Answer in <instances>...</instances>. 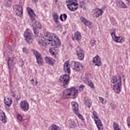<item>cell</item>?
<instances>
[{
  "instance_id": "12",
  "label": "cell",
  "mask_w": 130,
  "mask_h": 130,
  "mask_svg": "<svg viewBox=\"0 0 130 130\" xmlns=\"http://www.w3.org/2000/svg\"><path fill=\"white\" fill-rule=\"evenodd\" d=\"M113 87L114 92L117 94H119L121 92L122 89V81L114 84Z\"/></svg>"
},
{
  "instance_id": "35",
  "label": "cell",
  "mask_w": 130,
  "mask_h": 130,
  "mask_svg": "<svg viewBox=\"0 0 130 130\" xmlns=\"http://www.w3.org/2000/svg\"><path fill=\"white\" fill-rule=\"evenodd\" d=\"M17 118L20 121L22 122L23 121V118L20 114H18L17 115Z\"/></svg>"
},
{
  "instance_id": "38",
  "label": "cell",
  "mask_w": 130,
  "mask_h": 130,
  "mask_svg": "<svg viewBox=\"0 0 130 130\" xmlns=\"http://www.w3.org/2000/svg\"><path fill=\"white\" fill-rule=\"evenodd\" d=\"M127 124L128 128H130V117L128 116L127 120Z\"/></svg>"
},
{
  "instance_id": "9",
  "label": "cell",
  "mask_w": 130,
  "mask_h": 130,
  "mask_svg": "<svg viewBox=\"0 0 130 130\" xmlns=\"http://www.w3.org/2000/svg\"><path fill=\"white\" fill-rule=\"evenodd\" d=\"M32 51L35 55L37 63L39 65H42L44 64V61L41 54L38 51L35 49H32Z\"/></svg>"
},
{
  "instance_id": "30",
  "label": "cell",
  "mask_w": 130,
  "mask_h": 130,
  "mask_svg": "<svg viewBox=\"0 0 130 130\" xmlns=\"http://www.w3.org/2000/svg\"><path fill=\"white\" fill-rule=\"evenodd\" d=\"M67 16L66 14H61L60 16V19L61 21H65L67 20Z\"/></svg>"
},
{
  "instance_id": "24",
  "label": "cell",
  "mask_w": 130,
  "mask_h": 130,
  "mask_svg": "<svg viewBox=\"0 0 130 130\" xmlns=\"http://www.w3.org/2000/svg\"><path fill=\"white\" fill-rule=\"evenodd\" d=\"M45 61L47 64L52 65H54L55 62V60L54 59L50 57H45Z\"/></svg>"
},
{
  "instance_id": "37",
  "label": "cell",
  "mask_w": 130,
  "mask_h": 130,
  "mask_svg": "<svg viewBox=\"0 0 130 130\" xmlns=\"http://www.w3.org/2000/svg\"><path fill=\"white\" fill-rule=\"evenodd\" d=\"M84 86L83 84H81V85L79 86V92H80L83 90L84 89Z\"/></svg>"
},
{
  "instance_id": "21",
  "label": "cell",
  "mask_w": 130,
  "mask_h": 130,
  "mask_svg": "<svg viewBox=\"0 0 130 130\" xmlns=\"http://www.w3.org/2000/svg\"><path fill=\"white\" fill-rule=\"evenodd\" d=\"M83 81L86 84H87L90 87H91L92 89H94L95 86H94L93 83L89 78H84Z\"/></svg>"
},
{
  "instance_id": "40",
  "label": "cell",
  "mask_w": 130,
  "mask_h": 130,
  "mask_svg": "<svg viewBox=\"0 0 130 130\" xmlns=\"http://www.w3.org/2000/svg\"><path fill=\"white\" fill-rule=\"evenodd\" d=\"M127 2H128V3H129L130 2V0H126Z\"/></svg>"
},
{
  "instance_id": "11",
  "label": "cell",
  "mask_w": 130,
  "mask_h": 130,
  "mask_svg": "<svg viewBox=\"0 0 130 130\" xmlns=\"http://www.w3.org/2000/svg\"><path fill=\"white\" fill-rule=\"evenodd\" d=\"M76 51L78 59L80 61L83 60L85 57V54L83 49L80 46H78L76 49Z\"/></svg>"
},
{
  "instance_id": "32",
  "label": "cell",
  "mask_w": 130,
  "mask_h": 130,
  "mask_svg": "<svg viewBox=\"0 0 130 130\" xmlns=\"http://www.w3.org/2000/svg\"><path fill=\"white\" fill-rule=\"evenodd\" d=\"M33 30H34V33H35L36 36H38V35L39 34V31L38 30V28L33 26Z\"/></svg>"
},
{
  "instance_id": "5",
  "label": "cell",
  "mask_w": 130,
  "mask_h": 130,
  "mask_svg": "<svg viewBox=\"0 0 130 130\" xmlns=\"http://www.w3.org/2000/svg\"><path fill=\"white\" fill-rule=\"evenodd\" d=\"M25 40L27 43L31 44L34 41V35L32 31L29 29H26L24 33Z\"/></svg>"
},
{
  "instance_id": "28",
  "label": "cell",
  "mask_w": 130,
  "mask_h": 130,
  "mask_svg": "<svg viewBox=\"0 0 130 130\" xmlns=\"http://www.w3.org/2000/svg\"><path fill=\"white\" fill-rule=\"evenodd\" d=\"M56 47H52L49 49V52L52 55L54 56H57L58 54V50Z\"/></svg>"
},
{
  "instance_id": "2",
  "label": "cell",
  "mask_w": 130,
  "mask_h": 130,
  "mask_svg": "<svg viewBox=\"0 0 130 130\" xmlns=\"http://www.w3.org/2000/svg\"><path fill=\"white\" fill-rule=\"evenodd\" d=\"M79 92V90L75 87L67 89L63 92L62 98L63 99H76L78 96Z\"/></svg>"
},
{
  "instance_id": "20",
  "label": "cell",
  "mask_w": 130,
  "mask_h": 130,
  "mask_svg": "<svg viewBox=\"0 0 130 130\" xmlns=\"http://www.w3.org/2000/svg\"><path fill=\"white\" fill-rule=\"evenodd\" d=\"M64 71L67 73L70 74L71 73L70 68V64L68 61L66 62L64 64Z\"/></svg>"
},
{
  "instance_id": "18",
  "label": "cell",
  "mask_w": 130,
  "mask_h": 130,
  "mask_svg": "<svg viewBox=\"0 0 130 130\" xmlns=\"http://www.w3.org/2000/svg\"><path fill=\"white\" fill-rule=\"evenodd\" d=\"M0 117L1 120L4 124H6L7 122V119L5 113L1 109L0 112Z\"/></svg>"
},
{
  "instance_id": "10",
  "label": "cell",
  "mask_w": 130,
  "mask_h": 130,
  "mask_svg": "<svg viewBox=\"0 0 130 130\" xmlns=\"http://www.w3.org/2000/svg\"><path fill=\"white\" fill-rule=\"evenodd\" d=\"M13 10L15 14L19 17L22 16L23 14V8L19 5H15L13 7Z\"/></svg>"
},
{
  "instance_id": "41",
  "label": "cell",
  "mask_w": 130,
  "mask_h": 130,
  "mask_svg": "<svg viewBox=\"0 0 130 130\" xmlns=\"http://www.w3.org/2000/svg\"><path fill=\"white\" fill-rule=\"evenodd\" d=\"M83 130V129H82V130Z\"/></svg>"
},
{
  "instance_id": "4",
  "label": "cell",
  "mask_w": 130,
  "mask_h": 130,
  "mask_svg": "<svg viewBox=\"0 0 130 130\" xmlns=\"http://www.w3.org/2000/svg\"><path fill=\"white\" fill-rule=\"evenodd\" d=\"M66 3L68 8L71 11H74L78 9L77 0H66Z\"/></svg>"
},
{
  "instance_id": "7",
  "label": "cell",
  "mask_w": 130,
  "mask_h": 130,
  "mask_svg": "<svg viewBox=\"0 0 130 130\" xmlns=\"http://www.w3.org/2000/svg\"><path fill=\"white\" fill-rule=\"evenodd\" d=\"M71 68L75 71L80 72L82 71L83 67L81 63L78 62L72 61L71 64Z\"/></svg>"
},
{
  "instance_id": "6",
  "label": "cell",
  "mask_w": 130,
  "mask_h": 130,
  "mask_svg": "<svg viewBox=\"0 0 130 130\" xmlns=\"http://www.w3.org/2000/svg\"><path fill=\"white\" fill-rule=\"evenodd\" d=\"M71 106H72V110L73 112L78 116V118L81 119L84 122V118L83 116L79 113V105L77 102L75 101H73L71 103Z\"/></svg>"
},
{
  "instance_id": "29",
  "label": "cell",
  "mask_w": 130,
  "mask_h": 130,
  "mask_svg": "<svg viewBox=\"0 0 130 130\" xmlns=\"http://www.w3.org/2000/svg\"><path fill=\"white\" fill-rule=\"evenodd\" d=\"M48 130H61L59 126L56 124H53L51 125Z\"/></svg>"
},
{
  "instance_id": "1",
  "label": "cell",
  "mask_w": 130,
  "mask_h": 130,
  "mask_svg": "<svg viewBox=\"0 0 130 130\" xmlns=\"http://www.w3.org/2000/svg\"><path fill=\"white\" fill-rule=\"evenodd\" d=\"M38 42L42 46L50 45L57 48L61 45L60 40L56 34L48 32L41 36Z\"/></svg>"
},
{
  "instance_id": "23",
  "label": "cell",
  "mask_w": 130,
  "mask_h": 130,
  "mask_svg": "<svg viewBox=\"0 0 130 130\" xmlns=\"http://www.w3.org/2000/svg\"><path fill=\"white\" fill-rule=\"evenodd\" d=\"M84 103L86 106L90 108L92 105V102L90 99L88 97H85L84 99Z\"/></svg>"
},
{
  "instance_id": "17",
  "label": "cell",
  "mask_w": 130,
  "mask_h": 130,
  "mask_svg": "<svg viewBox=\"0 0 130 130\" xmlns=\"http://www.w3.org/2000/svg\"><path fill=\"white\" fill-rule=\"evenodd\" d=\"M103 11L102 9L96 8L93 10V15L95 17L97 18L102 16L103 14Z\"/></svg>"
},
{
  "instance_id": "36",
  "label": "cell",
  "mask_w": 130,
  "mask_h": 130,
  "mask_svg": "<svg viewBox=\"0 0 130 130\" xmlns=\"http://www.w3.org/2000/svg\"><path fill=\"white\" fill-rule=\"evenodd\" d=\"M96 42V41L95 40H90V45L92 46H93L95 45Z\"/></svg>"
},
{
  "instance_id": "8",
  "label": "cell",
  "mask_w": 130,
  "mask_h": 130,
  "mask_svg": "<svg viewBox=\"0 0 130 130\" xmlns=\"http://www.w3.org/2000/svg\"><path fill=\"white\" fill-rule=\"evenodd\" d=\"M111 35L114 42L117 43H122L125 41V38L123 36H118L116 35L115 31L111 32Z\"/></svg>"
},
{
  "instance_id": "15",
  "label": "cell",
  "mask_w": 130,
  "mask_h": 130,
  "mask_svg": "<svg viewBox=\"0 0 130 130\" xmlns=\"http://www.w3.org/2000/svg\"><path fill=\"white\" fill-rule=\"evenodd\" d=\"M93 63L95 66L100 67L102 65L101 58L99 55H96L93 59Z\"/></svg>"
},
{
  "instance_id": "16",
  "label": "cell",
  "mask_w": 130,
  "mask_h": 130,
  "mask_svg": "<svg viewBox=\"0 0 130 130\" xmlns=\"http://www.w3.org/2000/svg\"><path fill=\"white\" fill-rule=\"evenodd\" d=\"M26 10L28 11V13L32 21H35L36 20V14L35 13L33 10L29 7H27L26 8Z\"/></svg>"
},
{
  "instance_id": "3",
  "label": "cell",
  "mask_w": 130,
  "mask_h": 130,
  "mask_svg": "<svg viewBox=\"0 0 130 130\" xmlns=\"http://www.w3.org/2000/svg\"><path fill=\"white\" fill-rule=\"evenodd\" d=\"M92 117L94 120V122L95 123L98 130H104L103 125L96 112L95 111L93 112Z\"/></svg>"
},
{
  "instance_id": "22",
  "label": "cell",
  "mask_w": 130,
  "mask_h": 130,
  "mask_svg": "<svg viewBox=\"0 0 130 130\" xmlns=\"http://www.w3.org/2000/svg\"><path fill=\"white\" fill-rule=\"evenodd\" d=\"M121 81H122L121 77L119 75H116L112 77L111 81L112 83L115 84Z\"/></svg>"
},
{
  "instance_id": "19",
  "label": "cell",
  "mask_w": 130,
  "mask_h": 130,
  "mask_svg": "<svg viewBox=\"0 0 130 130\" xmlns=\"http://www.w3.org/2000/svg\"><path fill=\"white\" fill-rule=\"evenodd\" d=\"M80 20H81V22L83 23L84 24V25H86L89 28L92 27V23L89 21L88 20L83 17H80Z\"/></svg>"
},
{
  "instance_id": "26",
  "label": "cell",
  "mask_w": 130,
  "mask_h": 130,
  "mask_svg": "<svg viewBox=\"0 0 130 130\" xmlns=\"http://www.w3.org/2000/svg\"><path fill=\"white\" fill-rule=\"evenodd\" d=\"M81 33L80 32L77 31V32H76L74 33V35L73 36V39L74 40H76L77 41H80L81 39Z\"/></svg>"
},
{
  "instance_id": "13",
  "label": "cell",
  "mask_w": 130,
  "mask_h": 130,
  "mask_svg": "<svg viewBox=\"0 0 130 130\" xmlns=\"http://www.w3.org/2000/svg\"><path fill=\"white\" fill-rule=\"evenodd\" d=\"M20 108L24 112H28L29 108L28 102L26 100H23L20 103Z\"/></svg>"
},
{
  "instance_id": "25",
  "label": "cell",
  "mask_w": 130,
  "mask_h": 130,
  "mask_svg": "<svg viewBox=\"0 0 130 130\" xmlns=\"http://www.w3.org/2000/svg\"><path fill=\"white\" fill-rule=\"evenodd\" d=\"M4 102L6 105L10 107L12 103V100L10 97H7L4 98Z\"/></svg>"
},
{
  "instance_id": "34",
  "label": "cell",
  "mask_w": 130,
  "mask_h": 130,
  "mask_svg": "<svg viewBox=\"0 0 130 130\" xmlns=\"http://www.w3.org/2000/svg\"><path fill=\"white\" fill-rule=\"evenodd\" d=\"M99 99L100 102L101 103H103V104H105L106 103V100L104 98H103V97H99Z\"/></svg>"
},
{
  "instance_id": "33",
  "label": "cell",
  "mask_w": 130,
  "mask_h": 130,
  "mask_svg": "<svg viewBox=\"0 0 130 130\" xmlns=\"http://www.w3.org/2000/svg\"><path fill=\"white\" fill-rule=\"evenodd\" d=\"M53 17L54 20L56 23H57L58 22V16L57 14L54 13L53 14Z\"/></svg>"
},
{
  "instance_id": "27",
  "label": "cell",
  "mask_w": 130,
  "mask_h": 130,
  "mask_svg": "<svg viewBox=\"0 0 130 130\" xmlns=\"http://www.w3.org/2000/svg\"><path fill=\"white\" fill-rule=\"evenodd\" d=\"M116 5L118 7L121 8H126L127 6L121 0H117L116 1Z\"/></svg>"
},
{
  "instance_id": "39",
  "label": "cell",
  "mask_w": 130,
  "mask_h": 130,
  "mask_svg": "<svg viewBox=\"0 0 130 130\" xmlns=\"http://www.w3.org/2000/svg\"><path fill=\"white\" fill-rule=\"evenodd\" d=\"M32 1L35 3H36L38 1V0H32Z\"/></svg>"
},
{
  "instance_id": "31",
  "label": "cell",
  "mask_w": 130,
  "mask_h": 130,
  "mask_svg": "<svg viewBox=\"0 0 130 130\" xmlns=\"http://www.w3.org/2000/svg\"><path fill=\"white\" fill-rule=\"evenodd\" d=\"M113 128L114 130H122L119 125L116 122H114L113 124Z\"/></svg>"
},
{
  "instance_id": "14",
  "label": "cell",
  "mask_w": 130,
  "mask_h": 130,
  "mask_svg": "<svg viewBox=\"0 0 130 130\" xmlns=\"http://www.w3.org/2000/svg\"><path fill=\"white\" fill-rule=\"evenodd\" d=\"M70 79V76L67 74L63 75H61L60 77V80L61 83H63L64 86L67 85Z\"/></svg>"
}]
</instances>
